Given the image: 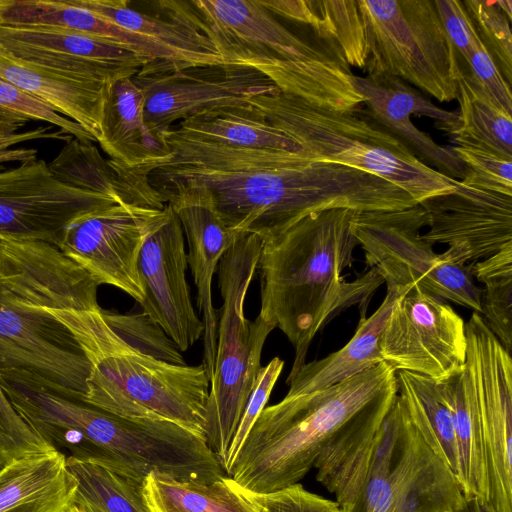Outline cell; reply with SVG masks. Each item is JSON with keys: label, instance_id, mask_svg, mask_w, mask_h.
<instances>
[{"label": "cell", "instance_id": "cell-1", "mask_svg": "<svg viewBox=\"0 0 512 512\" xmlns=\"http://www.w3.org/2000/svg\"><path fill=\"white\" fill-rule=\"evenodd\" d=\"M170 155L136 167L160 189L183 186L204 193L225 225L266 240L321 210L392 211L416 205L403 189L343 164L299 152L234 148L165 132Z\"/></svg>", "mask_w": 512, "mask_h": 512}, {"label": "cell", "instance_id": "cell-2", "mask_svg": "<svg viewBox=\"0 0 512 512\" xmlns=\"http://www.w3.org/2000/svg\"><path fill=\"white\" fill-rule=\"evenodd\" d=\"M359 211L332 208L310 213L263 240L257 271L259 315L279 328L295 350L287 380L306 363L314 337L353 305L360 314L384 282L374 270L346 281L358 245L354 220Z\"/></svg>", "mask_w": 512, "mask_h": 512}, {"label": "cell", "instance_id": "cell-3", "mask_svg": "<svg viewBox=\"0 0 512 512\" xmlns=\"http://www.w3.org/2000/svg\"><path fill=\"white\" fill-rule=\"evenodd\" d=\"M396 389L394 368L381 362L324 389L287 392L261 411L228 476L253 494L299 483L342 427Z\"/></svg>", "mask_w": 512, "mask_h": 512}, {"label": "cell", "instance_id": "cell-4", "mask_svg": "<svg viewBox=\"0 0 512 512\" xmlns=\"http://www.w3.org/2000/svg\"><path fill=\"white\" fill-rule=\"evenodd\" d=\"M101 310L49 311L69 328L90 362L83 400L123 418L170 421L205 436L210 380L204 365L170 364L135 350Z\"/></svg>", "mask_w": 512, "mask_h": 512}, {"label": "cell", "instance_id": "cell-5", "mask_svg": "<svg viewBox=\"0 0 512 512\" xmlns=\"http://www.w3.org/2000/svg\"><path fill=\"white\" fill-rule=\"evenodd\" d=\"M248 103L295 140L306 157L378 176L403 189L417 204L456 189V179L423 163L400 140L366 117L360 107L334 111L279 89L252 97Z\"/></svg>", "mask_w": 512, "mask_h": 512}, {"label": "cell", "instance_id": "cell-6", "mask_svg": "<svg viewBox=\"0 0 512 512\" xmlns=\"http://www.w3.org/2000/svg\"><path fill=\"white\" fill-rule=\"evenodd\" d=\"M261 248L262 239L258 235L239 233L216 270L223 304L219 310L214 371L206 404L205 438L222 468L262 367L265 341L275 329L260 315L251 321L244 313Z\"/></svg>", "mask_w": 512, "mask_h": 512}, {"label": "cell", "instance_id": "cell-7", "mask_svg": "<svg viewBox=\"0 0 512 512\" xmlns=\"http://www.w3.org/2000/svg\"><path fill=\"white\" fill-rule=\"evenodd\" d=\"M367 75L387 73L439 102L457 100L461 67L434 0H357Z\"/></svg>", "mask_w": 512, "mask_h": 512}, {"label": "cell", "instance_id": "cell-8", "mask_svg": "<svg viewBox=\"0 0 512 512\" xmlns=\"http://www.w3.org/2000/svg\"><path fill=\"white\" fill-rule=\"evenodd\" d=\"M426 225V213L417 204L402 210L358 212L354 233L367 266L386 286H418L481 314V288L473 280V263L459 265L436 254L420 233Z\"/></svg>", "mask_w": 512, "mask_h": 512}, {"label": "cell", "instance_id": "cell-9", "mask_svg": "<svg viewBox=\"0 0 512 512\" xmlns=\"http://www.w3.org/2000/svg\"><path fill=\"white\" fill-rule=\"evenodd\" d=\"M132 78L145 95V123L160 138L188 117L247 105L252 97L278 90L254 67L234 63L179 68L172 63L152 61Z\"/></svg>", "mask_w": 512, "mask_h": 512}, {"label": "cell", "instance_id": "cell-10", "mask_svg": "<svg viewBox=\"0 0 512 512\" xmlns=\"http://www.w3.org/2000/svg\"><path fill=\"white\" fill-rule=\"evenodd\" d=\"M463 373L477 404L483 430L488 502L496 512H512V359L473 312L465 323Z\"/></svg>", "mask_w": 512, "mask_h": 512}, {"label": "cell", "instance_id": "cell-11", "mask_svg": "<svg viewBox=\"0 0 512 512\" xmlns=\"http://www.w3.org/2000/svg\"><path fill=\"white\" fill-rule=\"evenodd\" d=\"M465 322L453 308L418 286L397 298L380 339L384 362L445 381L459 374L466 361Z\"/></svg>", "mask_w": 512, "mask_h": 512}, {"label": "cell", "instance_id": "cell-12", "mask_svg": "<svg viewBox=\"0 0 512 512\" xmlns=\"http://www.w3.org/2000/svg\"><path fill=\"white\" fill-rule=\"evenodd\" d=\"M167 213L168 204L163 209L129 203L101 208L72 221L59 248L99 285L114 286L141 304L145 289L138 271L140 252Z\"/></svg>", "mask_w": 512, "mask_h": 512}, {"label": "cell", "instance_id": "cell-13", "mask_svg": "<svg viewBox=\"0 0 512 512\" xmlns=\"http://www.w3.org/2000/svg\"><path fill=\"white\" fill-rule=\"evenodd\" d=\"M117 203V197L59 180L43 159L0 169V241L40 240L60 247L76 218Z\"/></svg>", "mask_w": 512, "mask_h": 512}, {"label": "cell", "instance_id": "cell-14", "mask_svg": "<svg viewBox=\"0 0 512 512\" xmlns=\"http://www.w3.org/2000/svg\"><path fill=\"white\" fill-rule=\"evenodd\" d=\"M6 370L26 371L85 395L91 365L64 323L0 287V372Z\"/></svg>", "mask_w": 512, "mask_h": 512}, {"label": "cell", "instance_id": "cell-15", "mask_svg": "<svg viewBox=\"0 0 512 512\" xmlns=\"http://www.w3.org/2000/svg\"><path fill=\"white\" fill-rule=\"evenodd\" d=\"M402 428L397 389L388 392L342 427L325 446L314 468L316 479L348 512L367 479L388 471Z\"/></svg>", "mask_w": 512, "mask_h": 512}, {"label": "cell", "instance_id": "cell-16", "mask_svg": "<svg viewBox=\"0 0 512 512\" xmlns=\"http://www.w3.org/2000/svg\"><path fill=\"white\" fill-rule=\"evenodd\" d=\"M399 401L402 428L392 466L367 479L348 512H457L464 495L456 476L430 450Z\"/></svg>", "mask_w": 512, "mask_h": 512}, {"label": "cell", "instance_id": "cell-17", "mask_svg": "<svg viewBox=\"0 0 512 512\" xmlns=\"http://www.w3.org/2000/svg\"><path fill=\"white\" fill-rule=\"evenodd\" d=\"M429 244H447L442 256L459 265L487 258L512 244V196L465 185L420 202Z\"/></svg>", "mask_w": 512, "mask_h": 512}, {"label": "cell", "instance_id": "cell-18", "mask_svg": "<svg viewBox=\"0 0 512 512\" xmlns=\"http://www.w3.org/2000/svg\"><path fill=\"white\" fill-rule=\"evenodd\" d=\"M184 233L168 204L164 222L142 246L138 271L145 289L142 311L156 321L181 352L204 333V324L191 301Z\"/></svg>", "mask_w": 512, "mask_h": 512}, {"label": "cell", "instance_id": "cell-19", "mask_svg": "<svg viewBox=\"0 0 512 512\" xmlns=\"http://www.w3.org/2000/svg\"><path fill=\"white\" fill-rule=\"evenodd\" d=\"M98 282L58 246L40 240L0 241V287L45 310L94 311Z\"/></svg>", "mask_w": 512, "mask_h": 512}, {"label": "cell", "instance_id": "cell-20", "mask_svg": "<svg viewBox=\"0 0 512 512\" xmlns=\"http://www.w3.org/2000/svg\"><path fill=\"white\" fill-rule=\"evenodd\" d=\"M0 43L43 67L108 83L133 77L152 62L119 44L55 26L0 24Z\"/></svg>", "mask_w": 512, "mask_h": 512}, {"label": "cell", "instance_id": "cell-21", "mask_svg": "<svg viewBox=\"0 0 512 512\" xmlns=\"http://www.w3.org/2000/svg\"><path fill=\"white\" fill-rule=\"evenodd\" d=\"M358 89L364 97L365 109L360 111L372 122L400 140L419 160L441 174L461 180L466 166L452 146L437 144L427 133L411 121V115L426 116L435 120L438 129L451 135L459 116L444 110L424 97L407 82L387 73L356 76Z\"/></svg>", "mask_w": 512, "mask_h": 512}, {"label": "cell", "instance_id": "cell-22", "mask_svg": "<svg viewBox=\"0 0 512 512\" xmlns=\"http://www.w3.org/2000/svg\"><path fill=\"white\" fill-rule=\"evenodd\" d=\"M157 193L177 215L188 242L187 262L197 288V307L204 324L202 364L210 380L219 318V310L212 300V279L222 256L239 233L225 225L210 199L196 189L173 186Z\"/></svg>", "mask_w": 512, "mask_h": 512}, {"label": "cell", "instance_id": "cell-23", "mask_svg": "<svg viewBox=\"0 0 512 512\" xmlns=\"http://www.w3.org/2000/svg\"><path fill=\"white\" fill-rule=\"evenodd\" d=\"M0 79L40 99L82 126L96 142L103 107L113 83L52 70L16 56L0 43Z\"/></svg>", "mask_w": 512, "mask_h": 512}, {"label": "cell", "instance_id": "cell-24", "mask_svg": "<svg viewBox=\"0 0 512 512\" xmlns=\"http://www.w3.org/2000/svg\"><path fill=\"white\" fill-rule=\"evenodd\" d=\"M167 50L182 67L226 63L212 41L187 17L182 1H158L166 16L151 15L126 0H70Z\"/></svg>", "mask_w": 512, "mask_h": 512}, {"label": "cell", "instance_id": "cell-25", "mask_svg": "<svg viewBox=\"0 0 512 512\" xmlns=\"http://www.w3.org/2000/svg\"><path fill=\"white\" fill-rule=\"evenodd\" d=\"M145 95L132 77L115 81L106 98L99 143L102 150L128 168L163 160L170 150L144 120Z\"/></svg>", "mask_w": 512, "mask_h": 512}, {"label": "cell", "instance_id": "cell-26", "mask_svg": "<svg viewBox=\"0 0 512 512\" xmlns=\"http://www.w3.org/2000/svg\"><path fill=\"white\" fill-rule=\"evenodd\" d=\"M76 487L63 453L23 458L0 469V512H68Z\"/></svg>", "mask_w": 512, "mask_h": 512}, {"label": "cell", "instance_id": "cell-27", "mask_svg": "<svg viewBox=\"0 0 512 512\" xmlns=\"http://www.w3.org/2000/svg\"><path fill=\"white\" fill-rule=\"evenodd\" d=\"M0 24L60 27L119 44L152 61L177 64L175 58L157 43L70 0H0Z\"/></svg>", "mask_w": 512, "mask_h": 512}, {"label": "cell", "instance_id": "cell-28", "mask_svg": "<svg viewBox=\"0 0 512 512\" xmlns=\"http://www.w3.org/2000/svg\"><path fill=\"white\" fill-rule=\"evenodd\" d=\"M406 288L387 286L386 295L369 317L361 314L354 336L340 350L325 358L305 363L286 380L289 393H308L324 389L384 362L380 339L389 314Z\"/></svg>", "mask_w": 512, "mask_h": 512}, {"label": "cell", "instance_id": "cell-29", "mask_svg": "<svg viewBox=\"0 0 512 512\" xmlns=\"http://www.w3.org/2000/svg\"><path fill=\"white\" fill-rule=\"evenodd\" d=\"M166 132L234 148L301 151L295 140L271 125L251 104L203 112L176 123Z\"/></svg>", "mask_w": 512, "mask_h": 512}, {"label": "cell", "instance_id": "cell-30", "mask_svg": "<svg viewBox=\"0 0 512 512\" xmlns=\"http://www.w3.org/2000/svg\"><path fill=\"white\" fill-rule=\"evenodd\" d=\"M141 492L149 512H261L254 495L230 476L199 482L153 471Z\"/></svg>", "mask_w": 512, "mask_h": 512}, {"label": "cell", "instance_id": "cell-31", "mask_svg": "<svg viewBox=\"0 0 512 512\" xmlns=\"http://www.w3.org/2000/svg\"><path fill=\"white\" fill-rule=\"evenodd\" d=\"M397 396L430 450L453 472H459L451 411L440 382L423 375L395 371Z\"/></svg>", "mask_w": 512, "mask_h": 512}, {"label": "cell", "instance_id": "cell-32", "mask_svg": "<svg viewBox=\"0 0 512 512\" xmlns=\"http://www.w3.org/2000/svg\"><path fill=\"white\" fill-rule=\"evenodd\" d=\"M440 383L453 419L459 461L457 480L463 495L488 501L482 422L463 370Z\"/></svg>", "mask_w": 512, "mask_h": 512}, {"label": "cell", "instance_id": "cell-33", "mask_svg": "<svg viewBox=\"0 0 512 512\" xmlns=\"http://www.w3.org/2000/svg\"><path fill=\"white\" fill-rule=\"evenodd\" d=\"M457 100L459 121L452 134L457 146L479 148L512 159V115L501 109L462 69Z\"/></svg>", "mask_w": 512, "mask_h": 512}, {"label": "cell", "instance_id": "cell-34", "mask_svg": "<svg viewBox=\"0 0 512 512\" xmlns=\"http://www.w3.org/2000/svg\"><path fill=\"white\" fill-rule=\"evenodd\" d=\"M77 482L72 507L79 512H149L142 483L109 467L66 457Z\"/></svg>", "mask_w": 512, "mask_h": 512}, {"label": "cell", "instance_id": "cell-35", "mask_svg": "<svg viewBox=\"0 0 512 512\" xmlns=\"http://www.w3.org/2000/svg\"><path fill=\"white\" fill-rule=\"evenodd\" d=\"M481 289L483 319L508 353L512 348V244L472 264Z\"/></svg>", "mask_w": 512, "mask_h": 512}, {"label": "cell", "instance_id": "cell-36", "mask_svg": "<svg viewBox=\"0 0 512 512\" xmlns=\"http://www.w3.org/2000/svg\"><path fill=\"white\" fill-rule=\"evenodd\" d=\"M313 33L336 45L350 67L365 68L366 35L357 0H312Z\"/></svg>", "mask_w": 512, "mask_h": 512}, {"label": "cell", "instance_id": "cell-37", "mask_svg": "<svg viewBox=\"0 0 512 512\" xmlns=\"http://www.w3.org/2000/svg\"><path fill=\"white\" fill-rule=\"evenodd\" d=\"M111 329L135 350L170 364H186L181 351L163 328L145 312L101 310Z\"/></svg>", "mask_w": 512, "mask_h": 512}, {"label": "cell", "instance_id": "cell-38", "mask_svg": "<svg viewBox=\"0 0 512 512\" xmlns=\"http://www.w3.org/2000/svg\"><path fill=\"white\" fill-rule=\"evenodd\" d=\"M475 31L505 81L512 85V33L510 21L496 1L464 0Z\"/></svg>", "mask_w": 512, "mask_h": 512}, {"label": "cell", "instance_id": "cell-39", "mask_svg": "<svg viewBox=\"0 0 512 512\" xmlns=\"http://www.w3.org/2000/svg\"><path fill=\"white\" fill-rule=\"evenodd\" d=\"M0 115L23 124L30 120L47 122L72 138L96 142L82 126L3 79H0Z\"/></svg>", "mask_w": 512, "mask_h": 512}, {"label": "cell", "instance_id": "cell-40", "mask_svg": "<svg viewBox=\"0 0 512 512\" xmlns=\"http://www.w3.org/2000/svg\"><path fill=\"white\" fill-rule=\"evenodd\" d=\"M55 451L21 418L0 385V469L23 458Z\"/></svg>", "mask_w": 512, "mask_h": 512}, {"label": "cell", "instance_id": "cell-41", "mask_svg": "<svg viewBox=\"0 0 512 512\" xmlns=\"http://www.w3.org/2000/svg\"><path fill=\"white\" fill-rule=\"evenodd\" d=\"M452 148L466 166L460 182L512 196V159L479 148Z\"/></svg>", "mask_w": 512, "mask_h": 512}, {"label": "cell", "instance_id": "cell-42", "mask_svg": "<svg viewBox=\"0 0 512 512\" xmlns=\"http://www.w3.org/2000/svg\"><path fill=\"white\" fill-rule=\"evenodd\" d=\"M283 367L284 361L279 357H274L267 365L261 367L259 370L253 390L228 449L226 462L223 467L227 475L254 422L261 411L266 407Z\"/></svg>", "mask_w": 512, "mask_h": 512}, {"label": "cell", "instance_id": "cell-43", "mask_svg": "<svg viewBox=\"0 0 512 512\" xmlns=\"http://www.w3.org/2000/svg\"><path fill=\"white\" fill-rule=\"evenodd\" d=\"M253 495L261 512H345L337 502L311 493L300 483Z\"/></svg>", "mask_w": 512, "mask_h": 512}, {"label": "cell", "instance_id": "cell-44", "mask_svg": "<svg viewBox=\"0 0 512 512\" xmlns=\"http://www.w3.org/2000/svg\"><path fill=\"white\" fill-rule=\"evenodd\" d=\"M466 63L469 68L468 74L501 109L512 115L511 86L505 81L481 41L476 44Z\"/></svg>", "mask_w": 512, "mask_h": 512}, {"label": "cell", "instance_id": "cell-45", "mask_svg": "<svg viewBox=\"0 0 512 512\" xmlns=\"http://www.w3.org/2000/svg\"><path fill=\"white\" fill-rule=\"evenodd\" d=\"M444 30L458 56L465 61L480 41L472 21L460 0H434Z\"/></svg>", "mask_w": 512, "mask_h": 512}, {"label": "cell", "instance_id": "cell-46", "mask_svg": "<svg viewBox=\"0 0 512 512\" xmlns=\"http://www.w3.org/2000/svg\"><path fill=\"white\" fill-rule=\"evenodd\" d=\"M47 129L25 132H11L0 137V169L5 162L20 161L21 163L36 158L37 151L29 148H13L14 145L28 140L48 138Z\"/></svg>", "mask_w": 512, "mask_h": 512}, {"label": "cell", "instance_id": "cell-47", "mask_svg": "<svg viewBox=\"0 0 512 512\" xmlns=\"http://www.w3.org/2000/svg\"><path fill=\"white\" fill-rule=\"evenodd\" d=\"M457 512H496V510L487 500L479 497H464Z\"/></svg>", "mask_w": 512, "mask_h": 512}, {"label": "cell", "instance_id": "cell-48", "mask_svg": "<svg viewBox=\"0 0 512 512\" xmlns=\"http://www.w3.org/2000/svg\"><path fill=\"white\" fill-rule=\"evenodd\" d=\"M23 123L5 118L0 115V137L18 130Z\"/></svg>", "mask_w": 512, "mask_h": 512}, {"label": "cell", "instance_id": "cell-49", "mask_svg": "<svg viewBox=\"0 0 512 512\" xmlns=\"http://www.w3.org/2000/svg\"><path fill=\"white\" fill-rule=\"evenodd\" d=\"M498 6L506 15L508 20L511 22L512 20V0H496Z\"/></svg>", "mask_w": 512, "mask_h": 512}, {"label": "cell", "instance_id": "cell-50", "mask_svg": "<svg viewBox=\"0 0 512 512\" xmlns=\"http://www.w3.org/2000/svg\"><path fill=\"white\" fill-rule=\"evenodd\" d=\"M68 512H79L76 508L71 507V509Z\"/></svg>", "mask_w": 512, "mask_h": 512}]
</instances>
